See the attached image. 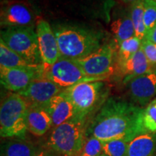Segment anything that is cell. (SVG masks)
Wrapping results in <instances>:
<instances>
[{"label": "cell", "mask_w": 156, "mask_h": 156, "mask_svg": "<svg viewBox=\"0 0 156 156\" xmlns=\"http://www.w3.org/2000/svg\"><path fill=\"white\" fill-rule=\"evenodd\" d=\"M41 66L7 68L0 67V81L4 87L12 92L19 93L26 88L41 75Z\"/></svg>", "instance_id": "30bf717a"}, {"label": "cell", "mask_w": 156, "mask_h": 156, "mask_svg": "<svg viewBox=\"0 0 156 156\" xmlns=\"http://www.w3.org/2000/svg\"><path fill=\"white\" fill-rule=\"evenodd\" d=\"M141 48L145 53L146 57L149 61L150 64L154 69H156V44L150 41L144 40L142 41Z\"/></svg>", "instance_id": "4316f807"}, {"label": "cell", "mask_w": 156, "mask_h": 156, "mask_svg": "<svg viewBox=\"0 0 156 156\" xmlns=\"http://www.w3.org/2000/svg\"><path fill=\"white\" fill-rule=\"evenodd\" d=\"M36 156H53V155H51V154H49V153H48V152L46 151H40V152H38Z\"/></svg>", "instance_id": "f1b7e54d"}, {"label": "cell", "mask_w": 156, "mask_h": 156, "mask_svg": "<svg viewBox=\"0 0 156 156\" xmlns=\"http://www.w3.org/2000/svg\"><path fill=\"white\" fill-rule=\"evenodd\" d=\"M103 142L94 136H85L79 156H103Z\"/></svg>", "instance_id": "cb8c5ba5"}, {"label": "cell", "mask_w": 156, "mask_h": 156, "mask_svg": "<svg viewBox=\"0 0 156 156\" xmlns=\"http://www.w3.org/2000/svg\"><path fill=\"white\" fill-rule=\"evenodd\" d=\"M117 69L123 79V83L126 84L131 80L142 75L154 69L146 57L142 48L127 61L117 64Z\"/></svg>", "instance_id": "5bb4252c"}, {"label": "cell", "mask_w": 156, "mask_h": 156, "mask_svg": "<svg viewBox=\"0 0 156 156\" xmlns=\"http://www.w3.org/2000/svg\"><path fill=\"white\" fill-rule=\"evenodd\" d=\"M5 44L34 66L42 64L40 51L34 28L28 27H10L1 30V38Z\"/></svg>", "instance_id": "8992f818"}, {"label": "cell", "mask_w": 156, "mask_h": 156, "mask_svg": "<svg viewBox=\"0 0 156 156\" xmlns=\"http://www.w3.org/2000/svg\"><path fill=\"white\" fill-rule=\"evenodd\" d=\"M64 89L43 77L35 79L26 88L17 93L23 97L29 105L45 107L54 96Z\"/></svg>", "instance_id": "8fae6325"}, {"label": "cell", "mask_w": 156, "mask_h": 156, "mask_svg": "<svg viewBox=\"0 0 156 156\" xmlns=\"http://www.w3.org/2000/svg\"><path fill=\"white\" fill-rule=\"evenodd\" d=\"M111 30L114 34L117 46L124 41L135 36L134 25L130 16L122 17L113 21L111 24Z\"/></svg>", "instance_id": "d6986e66"}, {"label": "cell", "mask_w": 156, "mask_h": 156, "mask_svg": "<svg viewBox=\"0 0 156 156\" xmlns=\"http://www.w3.org/2000/svg\"><path fill=\"white\" fill-rule=\"evenodd\" d=\"M44 108L51 116L54 127L76 116V110L73 104L62 92L51 99Z\"/></svg>", "instance_id": "9a60e30c"}, {"label": "cell", "mask_w": 156, "mask_h": 156, "mask_svg": "<svg viewBox=\"0 0 156 156\" xmlns=\"http://www.w3.org/2000/svg\"><path fill=\"white\" fill-rule=\"evenodd\" d=\"M129 144L122 140L103 142V156H129Z\"/></svg>", "instance_id": "603a6c76"}, {"label": "cell", "mask_w": 156, "mask_h": 156, "mask_svg": "<svg viewBox=\"0 0 156 156\" xmlns=\"http://www.w3.org/2000/svg\"><path fill=\"white\" fill-rule=\"evenodd\" d=\"M35 17L28 4L20 1H4L2 3L0 24L2 28H34Z\"/></svg>", "instance_id": "9c48e42d"}, {"label": "cell", "mask_w": 156, "mask_h": 156, "mask_svg": "<svg viewBox=\"0 0 156 156\" xmlns=\"http://www.w3.org/2000/svg\"><path fill=\"white\" fill-rule=\"evenodd\" d=\"M144 22L147 31L156 25V2L153 0H144Z\"/></svg>", "instance_id": "484cf974"}, {"label": "cell", "mask_w": 156, "mask_h": 156, "mask_svg": "<svg viewBox=\"0 0 156 156\" xmlns=\"http://www.w3.org/2000/svg\"><path fill=\"white\" fill-rule=\"evenodd\" d=\"M36 32L42 64H53L60 57L59 50L54 29L45 20L37 21Z\"/></svg>", "instance_id": "7c38bea8"}, {"label": "cell", "mask_w": 156, "mask_h": 156, "mask_svg": "<svg viewBox=\"0 0 156 156\" xmlns=\"http://www.w3.org/2000/svg\"><path fill=\"white\" fill-rule=\"evenodd\" d=\"M144 108L133 103L109 98L98 109L85 130V136L102 142L122 140L130 142L148 132L143 125Z\"/></svg>", "instance_id": "6da1fadb"}, {"label": "cell", "mask_w": 156, "mask_h": 156, "mask_svg": "<svg viewBox=\"0 0 156 156\" xmlns=\"http://www.w3.org/2000/svg\"><path fill=\"white\" fill-rule=\"evenodd\" d=\"M108 88L103 81L81 83L64 89L62 93L73 104L76 116L87 119L97 108H100L106 101Z\"/></svg>", "instance_id": "5b68a950"}, {"label": "cell", "mask_w": 156, "mask_h": 156, "mask_svg": "<svg viewBox=\"0 0 156 156\" xmlns=\"http://www.w3.org/2000/svg\"><path fill=\"white\" fill-rule=\"evenodd\" d=\"M60 57L79 59L90 55L101 46L102 35L90 29L73 25L54 28Z\"/></svg>", "instance_id": "7a4b0ae2"}, {"label": "cell", "mask_w": 156, "mask_h": 156, "mask_svg": "<svg viewBox=\"0 0 156 156\" xmlns=\"http://www.w3.org/2000/svg\"><path fill=\"white\" fill-rule=\"evenodd\" d=\"M122 2L125 3V4H129V5H132V4L136 2L140 1V0H121Z\"/></svg>", "instance_id": "f546056e"}, {"label": "cell", "mask_w": 156, "mask_h": 156, "mask_svg": "<svg viewBox=\"0 0 156 156\" xmlns=\"http://www.w3.org/2000/svg\"><path fill=\"white\" fill-rule=\"evenodd\" d=\"M0 67L17 68L34 67V65L28 64L18 54L0 40Z\"/></svg>", "instance_id": "ffe728a7"}, {"label": "cell", "mask_w": 156, "mask_h": 156, "mask_svg": "<svg viewBox=\"0 0 156 156\" xmlns=\"http://www.w3.org/2000/svg\"><path fill=\"white\" fill-rule=\"evenodd\" d=\"M143 125L148 132H156V98L144 108Z\"/></svg>", "instance_id": "d4e9b609"}, {"label": "cell", "mask_w": 156, "mask_h": 156, "mask_svg": "<svg viewBox=\"0 0 156 156\" xmlns=\"http://www.w3.org/2000/svg\"><path fill=\"white\" fill-rule=\"evenodd\" d=\"M142 41L134 36L124 41L117 47V64L127 61L140 49Z\"/></svg>", "instance_id": "7402d4cb"}, {"label": "cell", "mask_w": 156, "mask_h": 156, "mask_svg": "<svg viewBox=\"0 0 156 156\" xmlns=\"http://www.w3.org/2000/svg\"><path fill=\"white\" fill-rule=\"evenodd\" d=\"M40 71L41 77L52 81L63 89L85 82L101 80L85 75L75 60L63 57H59L53 64H42Z\"/></svg>", "instance_id": "52a82bcc"}, {"label": "cell", "mask_w": 156, "mask_h": 156, "mask_svg": "<svg viewBox=\"0 0 156 156\" xmlns=\"http://www.w3.org/2000/svg\"><path fill=\"white\" fill-rule=\"evenodd\" d=\"M28 104L17 93H11L2 101L0 107V135L3 138L25 140L28 131Z\"/></svg>", "instance_id": "277c9868"}, {"label": "cell", "mask_w": 156, "mask_h": 156, "mask_svg": "<svg viewBox=\"0 0 156 156\" xmlns=\"http://www.w3.org/2000/svg\"><path fill=\"white\" fill-rule=\"evenodd\" d=\"M130 17L134 25V35L142 41L147 33L144 22V0H140L130 5Z\"/></svg>", "instance_id": "44dd1931"}, {"label": "cell", "mask_w": 156, "mask_h": 156, "mask_svg": "<svg viewBox=\"0 0 156 156\" xmlns=\"http://www.w3.org/2000/svg\"><path fill=\"white\" fill-rule=\"evenodd\" d=\"M87 119L75 116L54 128L48 145L62 156H79L85 140Z\"/></svg>", "instance_id": "3957f363"}, {"label": "cell", "mask_w": 156, "mask_h": 156, "mask_svg": "<svg viewBox=\"0 0 156 156\" xmlns=\"http://www.w3.org/2000/svg\"><path fill=\"white\" fill-rule=\"evenodd\" d=\"M116 46L108 44L101 46L98 49L85 57L76 59L85 75L99 80H103L114 71V58Z\"/></svg>", "instance_id": "ba28073f"}, {"label": "cell", "mask_w": 156, "mask_h": 156, "mask_svg": "<svg viewBox=\"0 0 156 156\" xmlns=\"http://www.w3.org/2000/svg\"><path fill=\"white\" fill-rule=\"evenodd\" d=\"M129 156H156V132H145L129 144Z\"/></svg>", "instance_id": "e0dca14e"}, {"label": "cell", "mask_w": 156, "mask_h": 156, "mask_svg": "<svg viewBox=\"0 0 156 156\" xmlns=\"http://www.w3.org/2000/svg\"><path fill=\"white\" fill-rule=\"evenodd\" d=\"M153 1H154V2H156V0H153Z\"/></svg>", "instance_id": "4dcf8cb0"}, {"label": "cell", "mask_w": 156, "mask_h": 156, "mask_svg": "<svg viewBox=\"0 0 156 156\" xmlns=\"http://www.w3.org/2000/svg\"><path fill=\"white\" fill-rule=\"evenodd\" d=\"M145 39L156 44V25L151 30L147 31Z\"/></svg>", "instance_id": "83f0119b"}, {"label": "cell", "mask_w": 156, "mask_h": 156, "mask_svg": "<svg viewBox=\"0 0 156 156\" xmlns=\"http://www.w3.org/2000/svg\"><path fill=\"white\" fill-rule=\"evenodd\" d=\"M126 86L132 101L145 106L156 95V69L131 80Z\"/></svg>", "instance_id": "4fadbf2b"}, {"label": "cell", "mask_w": 156, "mask_h": 156, "mask_svg": "<svg viewBox=\"0 0 156 156\" xmlns=\"http://www.w3.org/2000/svg\"><path fill=\"white\" fill-rule=\"evenodd\" d=\"M27 126L28 131L31 134L35 136H42L53 126V122L44 107L28 104Z\"/></svg>", "instance_id": "2e32d148"}, {"label": "cell", "mask_w": 156, "mask_h": 156, "mask_svg": "<svg viewBox=\"0 0 156 156\" xmlns=\"http://www.w3.org/2000/svg\"><path fill=\"white\" fill-rule=\"evenodd\" d=\"M38 150L25 140H12L3 142L1 156H36Z\"/></svg>", "instance_id": "ac0fdd59"}]
</instances>
